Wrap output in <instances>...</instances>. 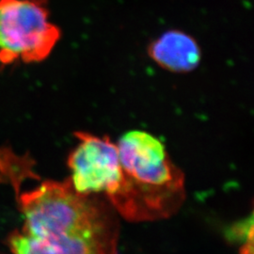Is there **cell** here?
Masks as SVG:
<instances>
[{"mask_svg": "<svg viewBox=\"0 0 254 254\" xmlns=\"http://www.w3.org/2000/svg\"><path fill=\"white\" fill-rule=\"evenodd\" d=\"M78 143L68 157L73 189L81 194L102 193L111 203L125 184L118 147L109 136L76 132Z\"/></svg>", "mask_w": 254, "mask_h": 254, "instance_id": "obj_4", "label": "cell"}, {"mask_svg": "<svg viewBox=\"0 0 254 254\" xmlns=\"http://www.w3.org/2000/svg\"><path fill=\"white\" fill-rule=\"evenodd\" d=\"M24 190L11 176H0L15 194L23 226L9 235L13 254H118V224L97 194H81L71 179L39 181Z\"/></svg>", "mask_w": 254, "mask_h": 254, "instance_id": "obj_1", "label": "cell"}, {"mask_svg": "<svg viewBox=\"0 0 254 254\" xmlns=\"http://www.w3.org/2000/svg\"><path fill=\"white\" fill-rule=\"evenodd\" d=\"M62 39L48 0H0V64L46 61Z\"/></svg>", "mask_w": 254, "mask_h": 254, "instance_id": "obj_3", "label": "cell"}, {"mask_svg": "<svg viewBox=\"0 0 254 254\" xmlns=\"http://www.w3.org/2000/svg\"><path fill=\"white\" fill-rule=\"evenodd\" d=\"M149 54L160 66L173 72H188L200 62L199 46L190 36L181 31L166 32L155 40Z\"/></svg>", "mask_w": 254, "mask_h": 254, "instance_id": "obj_5", "label": "cell"}, {"mask_svg": "<svg viewBox=\"0 0 254 254\" xmlns=\"http://www.w3.org/2000/svg\"><path fill=\"white\" fill-rule=\"evenodd\" d=\"M246 243L240 254H254V224L246 226Z\"/></svg>", "mask_w": 254, "mask_h": 254, "instance_id": "obj_6", "label": "cell"}, {"mask_svg": "<svg viewBox=\"0 0 254 254\" xmlns=\"http://www.w3.org/2000/svg\"><path fill=\"white\" fill-rule=\"evenodd\" d=\"M249 224H254V215H253V219L250 221V223Z\"/></svg>", "mask_w": 254, "mask_h": 254, "instance_id": "obj_7", "label": "cell"}, {"mask_svg": "<svg viewBox=\"0 0 254 254\" xmlns=\"http://www.w3.org/2000/svg\"><path fill=\"white\" fill-rule=\"evenodd\" d=\"M125 184L110 204L127 219L165 218L184 198V177L162 142L142 131H131L117 144Z\"/></svg>", "mask_w": 254, "mask_h": 254, "instance_id": "obj_2", "label": "cell"}]
</instances>
